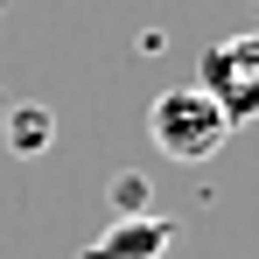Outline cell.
<instances>
[{
    "label": "cell",
    "mask_w": 259,
    "mask_h": 259,
    "mask_svg": "<svg viewBox=\"0 0 259 259\" xmlns=\"http://www.w3.org/2000/svg\"><path fill=\"white\" fill-rule=\"evenodd\" d=\"M175 245V217H119L105 238H91L77 259H161Z\"/></svg>",
    "instance_id": "3"
},
{
    "label": "cell",
    "mask_w": 259,
    "mask_h": 259,
    "mask_svg": "<svg viewBox=\"0 0 259 259\" xmlns=\"http://www.w3.org/2000/svg\"><path fill=\"white\" fill-rule=\"evenodd\" d=\"M56 147V112L49 105H21V112H7V154H21V161H35Z\"/></svg>",
    "instance_id": "4"
},
{
    "label": "cell",
    "mask_w": 259,
    "mask_h": 259,
    "mask_svg": "<svg viewBox=\"0 0 259 259\" xmlns=\"http://www.w3.org/2000/svg\"><path fill=\"white\" fill-rule=\"evenodd\" d=\"M112 210H119V217H154V182H147L140 168L112 175Z\"/></svg>",
    "instance_id": "5"
},
{
    "label": "cell",
    "mask_w": 259,
    "mask_h": 259,
    "mask_svg": "<svg viewBox=\"0 0 259 259\" xmlns=\"http://www.w3.org/2000/svg\"><path fill=\"white\" fill-rule=\"evenodd\" d=\"M147 133H154V147H161L168 161H189V168H196V161H210L217 147H224L231 126H224V112H217L196 84H168L147 105Z\"/></svg>",
    "instance_id": "1"
},
{
    "label": "cell",
    "mask_w": 259,
    "mask_h": 259,
    "mask_svg": "<svg viewBox=\"0 0 259 259\" xmlns=\"http://www.w3.org/2000/svg\"><path fill=\"white\" fill-rule=\"evenodd\" d=\"M196 91L224 112V126H252L259 119V35H224L196 63Z\"/></svg>",
    "instance_id": "2"
}]
</instances>
